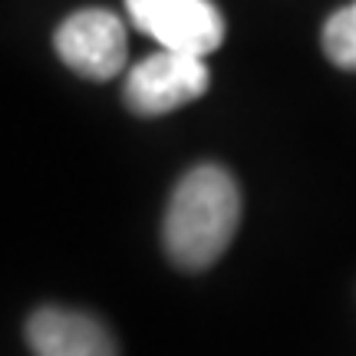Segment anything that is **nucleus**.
Wrapping results in <instances>:
<instances>
[{
	"label": "nucleus",
	"mask_w": 356,
	"mask_h": 356,
	"mask_svg": "<svg viewBox=\"0 0 356 356\" xmlns=\"http://www.w3.org/2000/svg\"><path fill=\"white\" fill-rule=\"evenodd\" d=\"M241 221L238 181L221 165H195L181 175L165 211V251L181 270H204L228 251Z\"/></svg>",
	"instance_id": "nucleus-1"
},
{
	"label": "nucleus",
	"mask_w": 356,
	"mask_h": 356,
	"mask_svg": "<svg viewBox=\"0 0 356 356\" xmlns=\"http://www.w3.org/2000/svg\"><path fill=\"white\" fill-rule=\"evenodd\" d=\"M132 26L162 50L208 56L225 40V17L211 0H126Z\"/></svg>",
	"instance_id": "nucleus-2"
},
{
	"label": "nucleus",
	"mask_w": 356,
	"mask_h": 356,
	"mask_svg": "<svg viewBox=\"0 0 356 356\" xmlns=\"http://www.w3.org/2000/svg\"><path fill=\"white\" fill-rule=\"evenodd\" d=\"M211 76L204 56L162 50L136 63L126 76V102L139 115H165L204 96Z\"/></svg>",
	"instance_id": "nucleus-3"
},
{
	"label": "nucleus",
	"mask_w": 356,
	"mask_h": 356,
	"mask_svg": "<svg viewBox=\"0 0 356 356\" xmlns=\"http://www.w3.org/2000/svg\"><path fill=\"white\" fill-rule=\"evenodd\" d=\"M56 53L73 73L86 79H113L126 70L129 37L126 24L113 10L86 7L70 13L56 30Z\"/></svg>",
	"instance_id": "nucleus-4"
},
{
	"label": "nucleus",
	"mask_w": 356,
	"mask_h": 356,
	"mask_svg": "<svg viewBox=\"0 0 356 356\" xmlns=\"http://www.w3.org/2000/svg\"><path fill=\"white\" fill-rule=\"evenodd\" d=\"M26 340L33 356H119L113 333L99 320L63 307L37 310L26 323Z\"/></svg>",
	"instance_id": "nucleus-5"
},
{
	"label": "nucleus",
	"mask_w": 356,
	"mask_h": 356,
	"mask_svg": "<svg viewBox=\"0 0 356 356\" xmlns=\"http://www.w3.org/2000/svg\"><path fill=\"white\" fill-rule=\"evenodd\" d=\"M323 53L333 66L356 73V0L346 3L323 24Z\"/></svg>",
	"instance_id": "nucleus-6"
}]
</instances>
